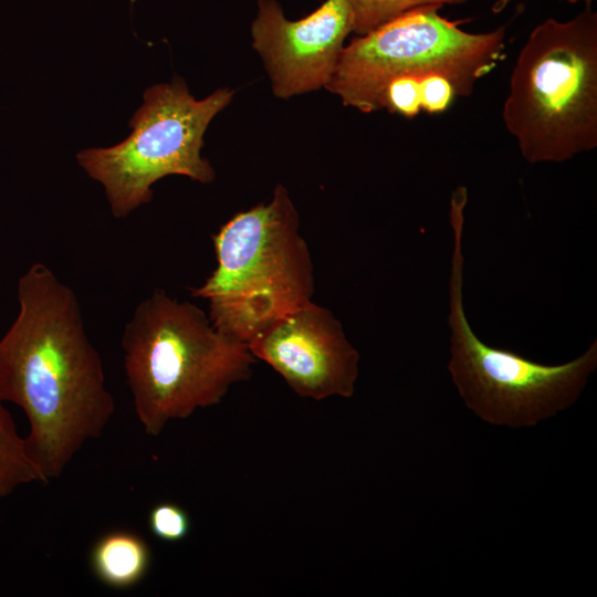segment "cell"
<instances>
[{
    "label": "cell",
    "mask_w": 597,
    "mask_h": 597,
    "mask_svg": "<svg viewBox=\"0 0 597 597\" xmlns=\"http://www.w3.org/2000/svg\"><path fill=\"white\" fill-rule=\"evenodd\" d=\"M233 94L224 87L196 100L184 80L175 76L145 91L143 105L129 121L132 133L123 142L77 154L80 166L103 185L115 218H126L149 202L151 186L163 177L214 180L212 166L201 156L203 135Z\"/></svg>",
    "instance_id": "obj_7"
},
{
    "label": "cell",
    "mask_w": 597,
    "mask_h": 597,
    "mask_svg": "<svg viewBox=\"0 0 597 597\" xmlns=\"http://www.w3.org/2000/svg\"><path fill=\"white\" fill-rule=\"evenodd\" d=\"M217 266L191 296L209 303L222 334L248 343L272 322L312 300L314 275L289 191L241 211L212 237Z\"/></svg>",
    "instance_id": "obj_4"
},
{
    "label": "cell",
    "mask_w": 597,
    "mask_h": 597,
    "mask_svg": "<svg viewBox=\"0 0 597 597\" xmlns=\"http://www.w3.org/2000/svg\"><path fill=\"white\" fill-rule=\"evenodd\" d=\"M247 344L256 359L269 364L301 397L349 398L355 391L359 353L333 313L312 300L272 322Z\"/></svg>",
    "instance_id": "obj_8"
},
{
    "label": "cell",
    "mask_w": 597,
    "mask_h": 597,
    "mask_svg": "<svg viewBox=\"0 0 597 597\" xmlns=\"http://www.w3.org/2000/svg\"><path fill=\"white\" fill-rule=\"evenodd\" d=\"M136 416L157 437L170 420L219 404L247 380L256 358L247 343L219 332L196 304L156 289L134 310L122 336Z\"/></svg>",
    "instance_id": "obj_2"
},
{
    "label": "cell",
    "mask_w": 597,
    "mask_h": 597,
    "mask_svg": "<svg viewBox=\"0 0 597 597\" xmlns=\"http://www.w3.org/2000/svg\"><path fill=\"white\" fill-rule=\"evenodd\" d=\"M353 32L346 0H326L300 20H287L276 0H258L252 45L280 98L326 87Z\"/></svg>",
    "instance_id": "obj_9"
},
{
    "label": "cell",
    "mask_w": 597,
    "mask_h": 597,
    "mask_svg": "<svg viewBox=\"0 0 597 597\" xmlns=\"http://www.w3.org/2000/svg\"><path fill=\"white\" fill-rule=\"evenodd\" d=\"M468 190L458 187L450 200L453 250L449 279L450 360L453 384L484 421L511 428L535 426L573 405L597 366V342L577 358L544 365L482 342L463 306L462 234Z\"/></svg>",
    "instance_id": "obj_5"
},
{
    "label": "cell",
    "mask_w": 597,
    "mask_h": 597,
    "mask_svg": "<svg viewBox=\"0 0 597 597\" xmlns=\"http://www.w3.org/2000/svg\"><path fill=\"white\" fill-rule=\"evenodd\" d=\"M32 482L42 483L27 454L24 438L20 437L10 412L0 401V498Z\"/></svg>",
    "instance_id": "obj_11"
},
{
    "label": "cell",
    "mask_w": 597,
    "mask_h": 597,
    "mask_svg": "<svg viewBox=\"0 0 597 597\" xmlns=\"http://www.w3.org/2000/svg\"><path fill=\"white\" fill-rule=\"evenodd\" d=\"M18 301L19 314L0 339V401L24 411L27 454L48 484L103 434L115 402L75 292L34 263L18 282Z\"/></svg>",
    "instance_id": "obj_1"
},
{
    "label": "cell",
    "mask_w": 597,
    "mask_h": 597,
    "mask_svg": "<svg viewBox=\"0 0 597 597\" xmlns=\"http://www.w3.org/2000/svg\"><path fill=\"white\" fill-rule=\"evenodd\" d=\"M568 1L569 3L572 4H575V3H578V2H584L585 6H591V3L595 1V0H566Z\"/></svg>",
    "instance_id": "obj_15"
},
{
    "label": "cell",
    "mask_w": 597,
    "mask_h": 597,
    "mask_svg": "<svg viewBox=\"0 0 597 597\" xmlns=\"http://www.w3.org/2000/svg\"><path fill=\"white\" fill-rule=\"evenodd\" d=\"M436 4L411 9L343 48L326 88L362 113L379 109L386 84L399 76L443 73L469 96L503 59L506 27L472 33Z\"/></svg>",
    "instance_id": "obj_6"
},
{
    "label": "cell",
    "mask_w": 597,
    "mask_h": 597,
    "mask_svg": "<svg viewBox=\"0 0 597 597\" xmlns=\"http://www.w3.org/2000/svg\"><path fill=\"white\" fill-rule=\"evenodd\" d=\"M148 527L157 538L176 543L188 535L190 519L180 505L172 502H161L149 511Z\"/></svg>",
    "instance_id": "obj_13"
},
{
    "label": "cell",
    "mask_w": 597,
    "mask_h": 597,
    "mask_svg": "<svg viewBox=\"0 0 597 597\" xmlns=\"http://www.w3.org/2000/svg\"><path fill=\"white\" fill-rule=\"evenodd\" d=\"M469 0H346L353 18V33L367 34L398 15L421 7L458 6Z\"/></svg>",
    "instance_id": "obj_12"
},
{
    "label": "cell",
    "mask_w": 597,
    "mask_h": 597,
    "mask_svg": "<svg viewBox=\"0 0 597 597\" xmlns=\"http://www.w3.org/2000/svg\"><path fill=\"white\" fill-rule=\"evenodd\" d=\"M150 561L147 542L125 530L104 534L95 542L90 555L91 567L97 579L116 589L138 584L146 576Z\"/></svg>",
    "instance_id": "obj_10"
},
{
    "label": "cell",
    "mask_w": 597,
    "mask_h": 597,
    "mask_svg": "<svg viewBox=\"0 0 597 597\" xmlns=\"http://www.w3.org/2000/svg\"><path fill=\"white\" fill-rule=\"evenodd\" d=\"M511 1L512 0H495L492 4V12L496 14L502 12Z\"/></svg>",
    "instance_id": "obj_14"
},
{
    "label": "cell",
    "mask_w": 597,
    "mask_h": 597,
    "mask_svg": "<svg viewBox=\"0 0 597 597\" xmlns=\"http://www.w3.org/2000/svg\"><path fill=\"white\" fill-rule=\"evenodd\" d=\"M502 118L531 163H562L597 147V12L547 18L513 66Z\"/></svg>",
    "instance_id": "obj_3"
}]
</instances>
